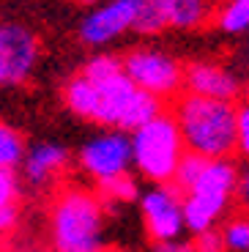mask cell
<instances>
[{"label": "cell", "instance_id": "30bf717a", "mask_svg": "<svg viewBox=\"0 0 249 252\" xmlns=\"http://www.w3.org/2000/svg\"><path fill=\"white\" fill-rule=\"evenodd\" d=\"M38 61V38L22 25H0V85H17L31 77Z\"/></svg>", "mask_w": 249, "mask_h": 252}, {"label": "cell", "instance_id": "4316f807", "mask_svg": "<svg viewBox=\"0 0 249 252\" xmlns=\"http://www.w3.org/2000/svg\"><path fill=\"white\" fill-rule=\"evenodd\" d=\"M96 252H104V250H96Z\"/></svg>", "mask_w": 249, "mask_h": 252}, {"label": "cell", "instance_id": "3957f363", "mask_svg": "<svg viewBox=\"0 0 249 252\" xmlns=\"http://www.w3.org/2000/svg\"><path fill=\"white\" fill-rule=\"evenodd\" d=\"M238 170L230 159H206L200 176L181 197V214H184V230L203 233L217 227L233 206L236 197Z\"/></svg>", "mask_w": 249, "mask_h": 252}, {"label": "cell", "instance_id": "e0dca14e", "mask_svg": "<svg viewBox=\"0 0 249 252\" xmlns=\"http://www.w3.org/2000/svg\"><path fill=\"white\" fill-rule=\"evenodd\" d=\"M25 148L28 145H25L22 132H17L14 126L0 121V167L3 170H17L19 164H22Z\"/></svg>", "mask_w": 249, "mask_h": 252}, {"label": "cell", "instance_id": "52a82bcc", "mask_svg": "<svg viewBox=\"0 0 249 252\" xmlns=\"http://www.w3.org/2000/svg\"><path fill=\"white\" fill-rule=\"evenodd\" d=\"M80 167L96 184L129 173V167H131L129 134L107 129V132L96 134L93 140H88L80 151Z\"/></svg>", "mask_w": 249, "mask_h": 252}, {"label": "cell", "instance_id": "2e32d148", "mask_svg": "<svg viewBox=\"0 0 249 252\" xmlns=\"http://www.w3.org/2000/svg\"><path fill=\"white\" fill-rule=\"evenodd\" d=\"M164 28H167V3L164 0H140L131 31L151 36V33H162Z\"/></svg>", "mask_w": 249, "mask_h": 252}, {"label": "cell", "instance_id": "277c9868", "mask_svg": "<svg viewBox=\"0 0 249 252\" xmlns=\"http://www.w3.org/2000/svg\"><path fill=\"white\" fill-rule=\"evenodd\" d=\"M129 151L131 167H137L140 176L159 187V184H170L187 148H184V140H181L173 115L162 110L129 134Z\"/></svg>", "mask_w": 249, "mask_h": 252}, {"label": "cell", "instance_id": "603a6c76", "mask_svg": "<svg viewBox=\"0 0 249 252\" xmlns=\"http://www.w3.org/2000/svg\"><path fill=\"white\" fill-rule=\"evenodd\" d=\"M154 252H192V247H189V241L173 239V241H156Z\"/></svg>", "mask_w": 249, "mask_h": 252}, {"label": "cell", "instance_id": "8fae6325", "mask_svg": "<svg viewBox=\"0 0 249 252\" xmlns=\"http://www.w3.org/2000/svg\"><path fill=\"white\" fill-rule=\"evenodd\" d=\"M137 6H140V0H107V3H99L93 11L82 19L80 38L91 47L110 44L112 38H118L126 31H131L134 17H137Z\"/></svg>", "mask_w": 249, "mask_h": 252}, {"label": "cell", "instance_id": "6da1fadb", "mask_svg": "<svg viewBox=\"0 0 249 252\" xmlns=\"http://www.w3.org/2000/svg\"><path fill=\"white\" fill-rule=\"evenodd\" d=\"M236 110L238 104L178 94L170 115L178 126L187 154L203 159H230L236 154Z\"/></svg>", "mask_w": 249, "mask_h": 252}, {"label": "cell", "instance_id": "ffe728a7", "mask_svg": "<svg viewBox=\"0 0 249 252\" xmlns=\"http://www.w3.org/2000/svg\"><path fill=\"white\" fill-rule=\"evenodd\" d=\"M6 208H22V184L17 178V170L0 167V211Z\"/></svg>", "mask_w": 249, "mask_h": 252}, {"label": "cell", "instance_id": "7c38bea8", "mask_svg": "<svg viewBox=\"0 0 249 252\" xmlns=\"http://www.w3.org/2000/svg\"><path fill=\"white\" fill-rule=\"evenodd\" d=\"M69 159H71L69 148H63L58 143H38L33 148H25V157H22L25 181L33 189L50 187V184H55L66 173Z\"/></svg>", "mask_w": 249, "mask_h": 252}, {"label": "cell", "instance_id": "4fadbf2b", "mask_svg": "<svg viewBox=\"0 0 249 252\" xmlns=\"http://www.w3.org/2000/svg\"><path fill=\"white\" fill-rule=\"evenodd\" d=\"M167 3V28L178 31H197L214 19L217 3L214 0H164Z\"/></svg>", "mask_w": 249, "mask_h": 252}, {"label": "cell", "instance_id": "d6986e66", "mask_svg": "<svg viewBox=\"0 0 249 252\" xmlns=\"http://www.w3.org/2000/svg\"><path fill=\"white\" fill-rule=\"evenodd\" d=\"M222 233V241H224V250H233V252H247L249 247V222L247 217H233L227 225L219 230Z\"/></svg>", "mask_w": 249, "mask_h": 252}, {"label": "cell", "instance_id": "cb8c5ba5", "mask_svg": "<svg viewBox=\"0 0 249 252\" xmlns=\"http://www.w3.org/2000/svg\"><path fill=\"white\" fill-rule=\"evenodd\" d=\"M236 197L241 203H247V197H249V178H247V173H238V178H236Z\"/></svg>", "mask_w": 249, "mask_h": 252}, {"label": "cell", "instance_id": "ac0fdd59", "mask_svg": "<svg viewBox=\"0 0 249 252\" xmlns=\"http://www.w3.org/2000/svg\"><path fill=\"white\" fill-rule=\"evenodd\" d=\"M217 25L224 33H244L249 28V0H224L217 11Z\"/></svg>", "mask_w": 249, "mask_h": 252}, {"label": "cell", "instance_id": "d4e9b609", "mask_svg": "<svg viewBox=\"0 0 249 252\" xmlns=\"http://www.w3.org/2000/svg\"><path fill=\"white\" fill-rule=\"evenodd\" d=\"M77 6H99L101 0H74Z\"/></svg>", "mask_w": 249, "mask_h": 252}, {"label": "cell", "instance_id": "5b68a950", "mask_svg": "<svg viewBox=\"0 0 249 252\" xmlns=\"http://www.w3.org/2000/svg\"><path fill=\"white\" fill-rule=\"evenodd\" d=\"M91 82V80H88ZM96 91V107H93V124L112 129V132H134L137 126L151 121L164 110V104L137 85H131L124 69L115 74L104 77V80L91 82Z\"/></svg>", "mask_w": 249, "mask_h": 252}, {"label": "cell", "instance_id": "5bb4252c", "mask_svg": "<svg viewBox=\"0 0 249 252\" xmlns=\"http://www.w3.org/2000/svg\"><path fill=\"white\" fill-rule=\"evenodd\" d=\"M96 197H99L101 208L107 214V211H115L118 206L140 200V184L134 176L124 173V176H115V178H107V181L96 184Z\"/></svg>", "mask_w": 249, "mask_h": 252}, {"label": "cell", "instance_id": "8992f818", "mask_svg": "<svg viewBox=\"0 0 249 252\" xmlns=\"http://www.w3.org/2000/svg\"><path fill=\"white\" fill-rule=\"evenodd\" d=\"M121 69L131 85H137L162 104L175 99L184 85V63L162 50H148V47L129 50L121 58Z\"/></svg>", "mask_w": 249, "mask_h": 252}, {"label": "cell", "instance_id": "7a4b0ae2", "mask_svg": "<svg viewBox=\"0 0 249 252\" xmlns=\"http://www.w3.org/2000/svg\"><path fill=\"white\" fill-rule=\"evenodd\" d=\"M104 236V208L96 192L63 187L50 206L52 252H96Z\"/></svg>", "mask_w": 249, "mask_h": 252}, {"label": "cell", "instance_id": "44dd1931", "mask_svg": "<svg viewBox=\"0 0 249 252\" xmlns=\"http://www.w3.org/2000/svg\"><path fill=\"white\" fill-rule=\"evenodd\" d=\"M189 247H192V252H227L224 250V241H222V233H219L217 227L203 230V233H194Z\"/></svg>", "mask_w": 249, "mask_h": 252}, {"label": "cell", "instance_id": "484cf974", "mask_svg": "<svg viewBox=\"0 0 249 252\" xmlns=\"http://www.w3.org/2000/svg\"><path fill=\"white\" fill-rule=\"evenodd\" d=\"M28 252H38V250H28Z\"/></svg>", "mask_w": 249, "mask_h": 252}, {"label": "cell", "instance_id": "7402d4cb", "mask_svg": "<svg viewBox=\"0 0 249 252\" xmlns=\"http://www.w3.org/2000/svg\"><path fill=\"white\" fill-rule=\"evenodd\" d=\"M236 151L241 157L249 151V107L247 104H238L236 110Z\"/></svg>", "mask_w": 249, "mask_h": 252}, {"label": "cell", "instance_id": "9c48e42d", "mask_svg": "<svg viewBox=\"0 0 249 252\" xmlns=\"http://www.w3.org/2000/svg\"><path fill=\"white\" fill-rule=\"evenodd\" d=\"M140 208H143V222L145 233L151 241H173L181 239L184 233V214H181V197L170 184L148 189L140 195Z\"/></svg>", "mask_w": 249, "mask_h": 252}, {"label": "cell", "instance_id": "9a60e30c", "mask_svg": "<svg viewBox=\"0 0 249 252\" xmlns=\"http://www.w3.org/2000/svg\"><path fill=\"white\" fill-rule=\"evenodd\" d=\"M63 101H66V107H69L74 115H80V118H85V121L93 118L96 91L82 74H74L69 82H66V88H63Z\"/></svg>", "mask_w": 249, "mask_h": 252}, {"label": "cell", "instance_id": "ba28073f", "mask_svg": "<svg viewBox=\"0 0 249 252\" xmlns=\"http://www.w3.org/2000/svg\"><path fill=\"white\" fill-rule=\"evenodd\" d=\"M181 94L236 104V99H241V94H244V85L236 77V71H230L224 63H219V61H192V63L184 66V85H181Z\"/></svg>", "mask_w": 249, "mask_h": 252}]
</instances>
